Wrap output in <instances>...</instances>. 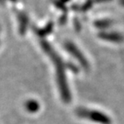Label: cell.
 <instances>
[{
  "mask_svg": "<svg viewBox=\"0 0 124 124\" xmlns=\"http://www.w3.org/2000/svg\"><path fill=\"white\" fill-rule=\"evenodd\" d=\"M28 107L29 110H34V107H37V103L34 101H29L28 102Z\"/></svg>",
  "mask_w": 124,
  "mask_h": 124,
  "instance_id": "cell-3",
  "label": "cell"
},
{
  "mask_svg": "<svg viewBox=\"0 0 124 124\" xmlns=\"http://www.w3.org/2000/svg\"><path fill=\"white\" fill-rule=\"evenodd\" d=\"M64 48L69 53H71L74 57H76L79 61L80 63L83 64V66H87V61H86L85 56L82 55L81 51L77 48L76 45L72 43V42H65L64 44Z\"/></svg>",
  "mask_w": 124,
  "mask_h": 124,
  "instance_id": "cell-1",
  "label": "cell"
},
{
  "mask_svg": "<svg viewBox=\"0 0 124 124\" xmlns=\"http://www.w3.org/2000/svg\"><path fill=\"white\" fill-rule=\"evenodd\" d=\"M100 37L101 39H106V40L115 42V43H118V42H121L123 40V36H121L120 34L117 33V32H114V31L101 32Z\"/></svg>",
  "mask_w": 124,
  "mask_h": 124,
  "instance_id": "cell-2",
  "label": "cell"
}]
</instances>
